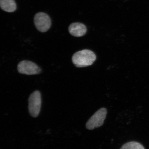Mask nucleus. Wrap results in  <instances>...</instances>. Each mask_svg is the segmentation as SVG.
I'll return each mask as SVG.
<instances>
[{"label": "nucleus", "instance_id": "obj_7", "mask_svg": "<svg viewBox=\"0 0 149 149\" xmlns=\"http://www.w3.org/2000/svg\"><path fill=\"white\" fill-rule=\"evenodd\" d=\"M0 6L3 10L9 13L13 12L17 9L15 0H0Z\"/></svg>", "mask_w": 149, "mask_h": 149}, {"label": "nucleus", "instance_id": "obj_6", "mask_svg": "<svg viewBox=\"0 0 149 149\" xmlns=\"http://www.w3.org/2000/svg\"><path fill=\"white\" fill-rule=\"evenodd\" d=\"M68 30L72 36L80 37L85 34L87 31V28L83 24L74 23L70 24Z\"/></svg>", "mask_w": 149, "mask_h": 149}, {"label": "nucleus", "instance_id": "obj_3", "mask_svg": "<svg viewBox=\"0 0 149 149\" xmlns=\"http://www.w3.org/2000/svg\"><path fill=\"white\" fill-rule=\"evenodd\" d=\"M29 109L30 113L33 117L38 116L41 107L42 99L39 91H35L30 96L29 99Z\"/></svg>", "mask_w": 149, "mask_h": 149}, {"label": "nucleus", "instance_id": "obj_4", "mask_svg": "<svg viewBox=\"0 0 149 149\" xmlns=\"http://www.w3.org/2000/svg\"><path fill=\"white\" fill-rule=\"evenodd\" d=\"M34 23L35 27L41 32L47 31L51 26L52 22L48 15L43 12L37 13L35 15Z\"/></svg>", "mask_w": 149, "mask_h": 149}, {"label": "nucleus", "instance_id": "obj_1", "mask_svg": "<svg viewBox=\"0 0 149 149\" xmlns=\"http://www.w3.org/2000/svg\"><path fill=\"white\" fill-rule=\"evenodd\" d=\"M96 58L94 52L88 49H84L76 52L72 58V62L77 68L90 66Z\"/></svg>", "mask_w": 149, "mask_h": 149}, {"label": "nucleus", "instance_id": "obj_2", "mask_svg": "<svg viewBox=\"0 0 149 149\" xmlns=\"http://www.w3.org/2000/svg\"><path fill=\"white\" fill-rule=\"evenodd\" d=\"M105 108H101L96 111L87 121L86 127L87 130H93L101 127L104 123L107 114Z\"/></svg>", "mask_w": 149, "mask_h": 149}, {"label": "nucleus", "instance_id": "obj_8", "mask_svg": "<svg viewBox=\"0 0 149 149\" xmlns=\"http://www.w3.org/2000/svg\"><path fill=\"white\" fill-rule=\"evenodd\" d=\"M120 149H145L143 145L139 142L131 141L124 144Z\"/></svg>", "mask_w": 149, "mask_h": 149}, {"label": "nucleus", "instance_id": "obj_5", "mask_svg": "<svg viewBox=\"0 0 149 149\" xmlns=\"http://www.w3.org/2000/svg\"><path fill=\"white\" fill-rule=\"evenodd\" d=\"M17 69L19 73L27 75L39 74L41 72L40 67L32 61H20L18 65Z\"/></svg>", "mask_w": 149, "mask_h": 149}]
</instances>
